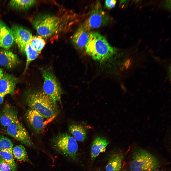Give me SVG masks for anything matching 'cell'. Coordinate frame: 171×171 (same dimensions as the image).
Here are the masks:
<instances>
[{
	"label": "cell",
	"instance_id": "cell-1",
	"mask_svg": "<svg viewBox=\"0 0 171 171\" xmlns=\"http://www.w3.org/2000/svg\"><path fill=\"white\" fill-rule=\"evenodd\" d=\"M85 48L87 53L93 59L100 62L110 58L116 52L106 38L99 33L90 32Z\"/></svg>",
	"mask_w": 171,
	"mask_h": 171
},
{
	"label": "cell",
	"instance_id": "cell-2",
	"mask_svg": "<svg viewBox=\"0 0 171 171\" xmlns=\"http://www.w3.org/2000/svg\"><path fill=\"white\" fill-rule=\"evenodd\" d=\"M67 23V20L62 17L44 14L36 17L34 20L33 25L41 37L48 38L63 30Z\"/></svg>",
	"mask_w": 171,
	"mask_h": 171
},
{
	"label": "cell",
	"instance_id": "cell-3",
	"mask_svg": "<svg viewBox=\"0 0 171 171\" xmlns=\"http://www.w3.org/2000/svg\"><path fill=\"white\" fill-rule=\"evenodd\" d=\"M26 102L30 109L35 110L45 118L50 119L57 115V102L42 91L29 93L26 96Z\"/></svg>",
	"mask_w": 171,
	"mask_h": 171
},
{
	"label": "cell",
	"instance_id": "cell-4",
	"mask_svg": "<svg viewBox=\"0 0 171 171\" xmlns=\"http://www.w3.org/2000/svg\"><path fill=\"white\" fill-rule=\"evenodd\" d=\"M160 166L159 160L146 150L138 149L133 152L130 165L131 171H154Z\"/></svg>",
	"mask_w": 171,
	"mask_h": 171
},
{
	"label": "cell",
	"instance_id": "cell-5",
	"mask_svg": "<svg viewBox=\"0 0 171 171\" xmlns=\"http://www.w3.org/2000/svg\"><path fill=\"white\" fill-rule=\"evenodd\" d=\"M54 150L65 157L73 161L77 159L78 145L76 140L67 133L57 135L53 140Z\"/></svg>",
	"mask_w": 171,
	"mask_h": 171
},
{
	"label": "cell",
	"instance_id": "cell-6",
	"mask_svg": "<svg viewBox=\"0 0 171 171\" xmlns=\"http://www.w3.org/2000/svg\"><path fill=\"white\" fill-rule=\"evenodd\" d=\"M110 20V17L103 10L99 1L93 7L89 16L82 25L89 30L106 25Z\"/></svg>",
	"mask_w": 171,
	"mask_h": 171
},
{
	"label": "cell",
	"instance_id": "cell-7",
	"mask_svg": "<svg viewBox=\"0 0 171 171\" xmlns=\"http://www.w3.org/2000/svg\"><path fill=\"white\" fill-rule=\"evenodd\" d=\"M42 74L44 79L42 92L57 102L60 99L62 93L58 82L53 73L49 71L43 70Z\"/></svg>",
	"mask_w": 171,
	"mask_h": 171
},
{
	"label": "cell",
	"instance_id": "cell-8",
	"mask_svg": "<svg viewBox=\"0 0 171 171\" xmlns=\"http://www.w3.org/2000/svg\"><path fill=\"white\" fill-rule=\"evenodd\" d=\"M7 133L28 147L33 145L30 137L22 124L19 120L7 127Z\"/></svg>",
	"mask_w": 171,
	"mask_h": 171
},
{
	"label": "cell",
	"instance_id": "cell-9",
	"mask_svg": "<svg viewBox=\"0 0 171 171\" xmlns=\"http://www.w3.org/2000/svg\"><path fill=\"white\" fill-rule=\"evenodd\" d=\"M25 116L31 126L38 133L42 132L46 126L53 121L56 117L46 119L35 110L31 109L27 111Z\"/></svg>",
	"mask_w": 171,
	"mask_h": 171
},
{
	"label": "cell",
	"instance_id": "cell-10",
	"mask_svg": "<svg viewBox=\"0 0 171 171\" xmlns=\"http://www.w3.org/2000/svg\"><path fill=\"white\" fill-rule=\"evenodd\" d=\"M11 29L14 42L19 50L24 52L26 46L32 37L31 33L27 29L18 26H14Z\"/></svg>",
	"mask_w": 171,
	"mask_h": 171
},
{
	"label": "cell",
	"instance_id": "cell-11",
	"mask_svg": "<svg viewBox=\"0 0 171 171\" xmlns=\"http://www.w3.org/2000/svg\"><path fill=\"white\" fill-rule=\"evenodd\" d=\"M18 112L15 108L11 105H5L0 114V121L1 125L7 127L18 120Z\"/></svg>",
	"mask_w": 171,
	"mask_h": 171
},
{
	"label": "cell",
	"instance_id": "cell-12",
	"mask_svg": "<svg viewBox=\"0 0 171 171\" xmlns=\"http://www.w3.org/2000/svg\"><path fill=\"white\" fill-rule=\"evenodd\" d=\"M14 39L11 29L0 20V47L8 49L13 45Z\"/></svg>",
	"mask_w": 171,
	"mask_h": 171
},
{
	"label": "cell",
	"instance_id": "cell-13",
	"mask_svg": "<svg viewBox=\"0 0 171 171\" xmlns=\"http://www.w3.org/2000/svg\"><path fill=\"white\" fill-rule=\"evenodd\" d=\"M89 31L82 25L73 35L72 42L76 48L80 49L85 48L89 37Z\"/></svg>",
	"mask_w": 171,
	"mask_h": 171
},
{
	"label": "cell",
	"instance_id": "cell-14",
	"mask_svg": "<svg viewBox=\"0 0 171 171\" xmlns=\"http://www.w3.org/2000/svg\"><path fill=\"white\" fill-rule=\"evenodd\" d=\"M18 80L13 75L4 74L0 79V93H6L13 95Z\"/></svg>",
	"mask_w": 171,
	"mask_h": 171
},
{
	"label": "cell",
	"instance_id": "cell-15",
	"mask_svg": "<svg viewBox=\"0 0 171 171\" xmlns=\"http://www.w3.org/2000/svg\"><path fill=\"white\" fill-rule=\"evenodd\" d=\"M17 55L5 49L0 50V66L8 68H11L18 63Z\"/></svg>",
	"mask_w": 171,
	"mask_h": 171
},
{
	"label": "cell",
	"instance_id": "cell-16",
	"mask_svg": "<svg viewBox=\"0 0 171 171\" xmlns=\"http://www.w3.org/2000/svg\"><path fill=\"white\" fill-rule=\"evenodd\" d=\"M109 142L104 137H98L94 140L91 152L92 160H94L100 153L104 152Z\"/></svg>",
	"mask_w": 171,
	"mask_h": 171
},
{
	"label": "cell",
	"instance_id": "cell-17",
	"mask_svg": "<svg viewBox=\"0 0 171 171\" xmlns=\"http://www.w3.org/2000/svg\"><path fill=\"white\" fill-rule=\"evenodd\" d=\"M123 159V155L121 154L117 153L112 155L106 166V171H120Z\"/></svg>",
	"mask_w": 171,
	"mask_h": 171
},
{
	"label": "cell",
	"instance_id": "cell-18",
	"mask_svg": "<svg viewBox=\"0 0 171 171\" xmlns=\"http://www.w3.org/2000/svg\"><path fill=\"white\" fill-rule=\"evenodd\" d=\"M69 132L77 141L82 142L86 137V132L85 129L82 126L77 124H73L69 128Z\"/></svg>",
	"mask_w": 171,
	"mask_h": 171
},
{
	"label": "cell",
	"instance_id": "cell-19",
	"mask_svg": "<svg viewBox=\"0 0 171 171\" xmlns=\"http://www.w3.org/2000/svg\"><path fill=\"white\" fill-rule=\"evenodd\" d=\"M35 0H12L9 3L10 6L11 8L20 10L28 9L33 5L36 3Z\"/></svg>",
	"mask_w": 171,
	"mask_h": 171
},
{
	"label": "cell",
	"instance_id": "cell-20",
	"mask_svg": "<svg viewBox=\"0 0 171 171\" xmlns=\"http://www.w3.org/2000/svg\"><path fill=\"white\" fill-rule=\"evenodd\" d=\"M12 154L14 157L19 161L30 162L25 148L22 145H16L14 147Z\"/></svg>",
	"mask_w": 171,
	"mask_h": 171
},
{
	"label": "cell",
	"instance_id": "cell-21",
	"mask_svg": "<svg viewBox=\"0 0 171 171\" xmlns=\"http://www.w3.org/2000/svg\"><path fill=\"white\" fill-rule=\"evenodd\" d=\"M24 52L26 56L27 62L24 73L27 70L30 62L38 57L41 52L34 49L29 42L25 46Z\"/></svg>",
	"mask_w": 171,
	"mask_h": 171
},
{
	"label": "cell",
	"instance_id": "cell-22",
	"mask_svg": "<svg viewBox=\"0 0 171 171\" xmlns=\"http://www.w3.org/2000/svg\"><path fill=\"white\" fill-rule=\"evenodd\" d=\"M0 157L10 166L12 171H17V165L12 153L7 151L0 150Z\"/></svg>",
	"mask_w": 171,
	"mask_h": 171
},
{
	"label": "cell",
	"instance_id": "cell-23",
	"mask_svg": "<svg viewBox=\"0 0 171 171\" xmlns=\"http://www.w3.org/2000/svg\"><path fill=\"white\" fill-rule=\"evenodd\" d=\"M29 43L34 49L40 52L46 44L45 41L40 36H32Z\"/></svg>",
	"mask_w": 171,
	"mask_h": 171
},
{
	"label": "cell",
	"instance_id": "cell-24",
	"mask_svg": "<svg viewBox=\"0 0 171 171\" xmlns=\"http://www.w3.org/2000/svg\"><path fill=\"white\" fill-rule=\"evenodd\" d=\"M13 146L10 139L0 134V150L7 151L12 153Z\"/></svg>",
	"mask_w": 171,
	"mask_h": 171
},
{
	"label": "cell",
	"instance_id": "cell-25",
	"mask_svg": "<svg viewBox=\"0 0 171 171\" xmlns=\"http://www.w3.org/2000/svg\"><path fill=\"white\" fill-rule=\"evenodd\" d=\"M0 170L1 171H12L10 166L0 157Z\"/></svg>",
	"mask_w": 171,
	"mask_h": 171
},
{
	"label": "cell",
	"instance_id": "cell-26",
	"mask_svg": "<svg viewBox=\"0 0 171 171\" xmlns=\"http://www.w3.org/2000/svg\"><path fill=\"white\" fill-rule=\"evenodd\" d=\"M116 3V0H106L105 1V6L108 9H111L115 6Z\"/></svg>",
	"mask_w": 171,
	"mask_h": 171
},
{
	"label": "cell",
	"instance_id": "cell-27",
	"mask_svg": "<svg viewBox=\"0 0 171 171\" xmlns=\"http://www.w3.org/2000/svg\"><path fill=\"white\" fill-rule=\"evenodd\" d=\"M7 94L6 93H0V104L2 103L4 97Z\"/></svg>",
	"mask_w": 171,
	"mask_h": 171
},
{
	"label": "cell",
	"instance_id": "cell-28",
	"mask_svg": "<svg viewBox=\"0 0 171 171\" xmlns=\"http://www.w3.org/2000/svg\"><path fill=\"white\" fill-rule=\"evenodd\" d=\"M4 74L2 70L0 68V79L2 77Z\"/></svg>",
	"mask_w": 171,
	"mask_h": 171
},
{
	"label": "cell",
	"instance_id": "cell-29",
	"mask_svg": "<svg viewBox=\"0 0 171 171\" xmlns=\"http://www.w3.org/2000/svg\"><path fill=\"white\" fill-rule=\"evenodd\" d=\"M121 171H126V170H123Z\"/></svg>",
	"mask_w": 171,
	"mask_h": 171
},
{
	"label": "cell",
	"instance_id": "cell-30",
	"mask_svg": "<svg viewBox=\"0 0 171 171\" xmlns=\"http://www.w3.org/2000/svg\"><path fill=\"white\" fill-rule=\"evenodd\" d=\"M162 171V170H160V171Z\"/></svg>",
	"mask_w": 171,
	"mask_h": 171
},
{
	"label": "cell",
	"instance_id": "cell-31",
	"mask_svg": "<svg viewBox=\"0 0 171 171\" xmlns=\"http://www.w3.org/2000/svg\"><path fill=\"white\" fill-rule=\"evenodd\" d=\"M0 171H1L0 170Z\"/></svg>",
	"mask_w": 171,
	"mask_h": 171
}]
</instances>
